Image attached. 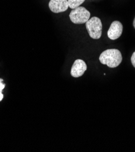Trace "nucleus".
Masks as SVG:
<instances>
[{"label": "nucleus", "mask_w": 135, "mask_h": 152, "mask_svg": "<svg viewBox=\"0 0 135 152\" xmlns=\"http://www.w3.org/2000/svg\"><path fill=\"white\" fill-rule=\"evenodd\" d=\"M85 0H68L69 7L71 9H74L79 7Z\"/></svg>", "instance_id": "nucleus-7"}, {"label": "nucleus", "mask_w": 135, "mask_h": 152, "mask_svg": "<svg viewBox=\"0 0 135 152\" xmlns=\"http://www.w3.org/2000/svg\"><path fill=\"white\" fill-rule=\"evenodd\" d=\"M133 26L135 28V17H134V21H133Z\"/></svg>", "instance_id": "nucleus-10"}, {"label": "nucleus", "mask_w": 135, "mask_h": 152, "mask_svg": "<svg viewBox=\"0 0 135 152\" xmlns=\"http://www.w3.org/2000/svg\"><path fill=\"white\" fill-rule=\"evenodd\" d=\"M100 62L110 68H115L121 63L122 54L119 50L112 49L103 51L99 56Z\"/></svg>", "instance_id": "nucleus-1"}, {"label": "nucleus", "mask_w": 135, "mask_h": 152, "mask_svg": "<svg viewBox=\"0 0 135 152\" xmlns=\"http://www.w3.org/2000/svg\"><path fill=\"white\" fill-rule=\"evenodd\" d=\"M131 61L133 66V67L135 68V52L133 53L131 57Z\"/></svg>", "instance_id": "nucleus-9"}, {"label": "nucleus", "mask_w": 135, "mask_h": 152, "mask_svg": "<svg viewBox=\"0 0 135 152\" xmlns=\"http://www.w3.org/2000/svg\"><path fill=\"white\" fill-rule=\"evenodd\" d=\"M90 12L84 7L79 6L74 9H72L69 14L71 21L77 24L86 23L90 18Z\"/></svg>", "instance_id": "nucleus-3"}, {"label": "nucleus", "mask_w": 135, "mask_h": 152, "mask_svg": "<svg viewBox=\"0 0 135 152\" xmlns=\"http://www.w3.org/2000/svg\"><path fill=\"white\" fill-rule=\"evenodd\" d=\"M86 28L89 37L93 39H98L101 37L102 32V24L101 20L93 17L86 23Z\"/></svg>", "instance_id": "nucleus-2"}, {"label": "nucleus", "mask_w": 135, "mask_h": 152, "mask_svg": "<svg viewBox=\"0 0 135 152\" xmlns=\"http://www.w3.org/2000/svg\"><path fill=\"white\" fill-rule=\"evenodd\" d=\"M49 7L55 13L65 12L69 7L68 0H50Z\"/></svg>", "instance_id": "nucleus-6"}, {"label": "nucleus", "mask_w": 135, "mask_h": 152, "mask_svg": "<svg viewBox=\"0 0 135 152\" xmlns=\"http://www.w3.org/2000/svg\"><path fill=\"white\" fill-rule=\"evenodd\" d=\"M6 84L3 83V80L0 78V102H1L4 98V95L3 94V90L4 89Z\"/></svg>", "instance_id": "nucleus-8"}, {"label": "nucleus", "mask_w": 135, "mask_h": 152, "mask_svg": "<svg viewBox=\"0 0 135 152\" xmlns=\"http://www.w3.org/2000/svg\"><path fill=\"white\" fill-rule=\"evenodd\" d=\"M87 69V66L82 59H76L75 61L71 70V75L74 78L82 77Z\"/></svg>", "instance_id": "nucleus-4"}, {"label": "nucleus", "mask_w": 135, "mask_h": 152, "mask_svg": "<svg viewBox=\"0 0 135 152\" xmlns=\"http://www.w3.org/2000/svg\"><path fill=\"white\" fill-rule=\"evenodd\" d=\"M123 31V26L118 21H113L108 30V37L111 40H115L121 36Z\"/></svg>", "instance_id": "nucleus-5"}]
</instances>
